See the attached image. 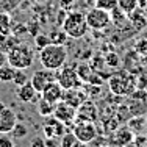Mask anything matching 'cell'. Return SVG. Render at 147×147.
I'll return each mask as SVG.
<instances>
[{
  "label": "cell",
  "instance_id": "6da1fadb",
  "mask_svg": "<svg viewBox=\"0 0 147 147\" xmlns=\"http://www.w3.org/2000/svg\"><path fill=\"white\" fill-rule=\"evenodd\" d=\"M39 61L44 69L49 71H58L67 61V50L64 44H53L50 42L44 49L39 50Z\"/></svg>",
  "mask_w": 147,
  "mask_h": 147
},
{
  "label": "cell",
  "instance_id": "7a4b0ae2",
  "mask_svg": "<svg viewBox=\"0 0 147 147\" xmlns=\"http://www.w3.org/2000/svg\"><path fill=\"white\" fill-rule=\"evenodd\" d=\"M136 82L138 78L128 71H117L108 77L110 91L116 96H130L136 89Z\"/></svg>",
  "mask_w": 147,
  "mask_h": 147
},
{
  "label": "cell",
  "instance_id": "3957f363",
  "mask_svg": "<svg viewBox=\"0 0 147 147\" xmlns=\"http://www.w3.org/2000/svg\"><path fill=\"white\" fill-rule=\"evenodd\" d=\"M34 52L28 44H16L6 53V63L14 69H28L33 66Z\"/></svg>",
  "mask_w": 147,
  "mask_h": 147
},
{
  "label": "cell",
  "instance_id": "277c9868",
  "mask_svg": "<svg viewBox=\"0 0 147 147\" xmlns=\"http://www.w3.org/2000/svg\"><path fill=\"white\" fill-rule=\"evenodd\" d=\"M88 24H86V14L83 11H71L67 13L64 22H63V30L69 38L74 39H80V38L86 36L88 31Z\"/></svg>",
  "mask_w": 147,
  "mask_h": 147
},
{
  "label": "cell",
  "instance_id": "5b68a950",
  "mask_svg": "<svg viewBox=\"0 0 147 147\" xmlns=\"http://www.w3.org/2000/svg\"><path fill=\"white\" fill-rule=\"evenodd\" d=\"M86 24H88V27L94 31L103 30L111 24V13L107 11V9L92 6V8L88 9V13H86Z\"/></svg>",
  "mask_w": 147,
  "mask_h": 147
},
{
  "label": "cell",
  "instance_id": "8992f818",
  "mask_svg": "<svg viewBox=\"0 0 147 147\" xmlns=\"http://www.w3.org/2000/svg\"><path fill=\"white\" fill-rule=\"evenodd\" d=\"M57 82L61 85L63 89H74V88H82L83 82L80 80L74 66H63L61 69L57 71Z\"/></svg>",
  "mask_w": 147,
  "mask_h": 147
},
{
  "label": "cell",
  "instance_id": "52a82bcc",
  "mask_svg": "<svg viewBox=\"0 0 147 147\" xmlns=\"http://www.w3.org/2000/svg\"><path fill=\"white\" fill-rule=\"evenodd\" d=\"M72 131L78 138V141L86 142V144L92 142L97 138V128L94 125V122H89V121H75Z\"/></svg>",
  "mask_w": 147,
  "mask_h": 147
},
{
  "label": "cell",
  "instance_id": "ba28073f",
  "mask_svg": "<svg viewBox=\"0 0 147 147\" xmlns=\"http://www.w3.org/2000/svg\"><path fill=\"white\" fill-rule=\"evenodd\" d=\"M99 117V110H97L96 103L92 100L86 99L85 102L77 108V114H75V121H89L94 122Z\"/></svg>",
  "mask_w": 147,
  "mask_h": 147
},
{
  "label": "cell",
  "instance_id": "9c48e42d",
  "mask_svg": "<svg viewBox=\"0 0 147 147\" xmlns=\"http://www.w3.org/2000/svg\"><path fill=\"white\" fill-rule=\"evenodd\" d=\"M53 80H57V74L55 71H49V69H42V71H36L31 75L30 78V83L33 85V88L38 91V92H41L47 83L53 82Z\"/></svg>",
  "mask_w": 147,
  "mask_h": 147
},
{
  "label": "cell",
  "instance_id": "30bf717a",
  "mask_svg": "<svg viewBox=\"0 0 147 147\" xmlns=\"http://www.w3.org/2000/svg\"><path fill=\"white\" fill-rule=\"evenodd\" d=\"M63 92H64V89L61 88V85H59L57 80H53V82L47 83L45 88L41 91V97L49 100V102H52V103H58L63 99Z\"/></svg>",
  "mask_w": 147,
  "mask_h": 147
},
{
  "label": "cell",
  "instance_id": "8fae6325",
  "mask_svg": "<svg viewBox=\"0 0 147 147\" xmlns=\"http://www.w3.org/2000/svg\"><path fill=\"white\" fill-rule=\"evenodd\" d=\"M75 114L77 110L71 105H67L66 102H58L55 103V110H53V116L58 119V121L64 122V124H69V122L75 121Z\"/></svg>",
  "mask_w": 147,
  "mask_h": 147
},
{
  "label": "cell",
  "instance_id": "7c38bea8",
  "mask_svg": "<svg viewBox=\"0 0 147 147\" xmlns=\"http://www.w3.org/2000/svg\"><path fill=\"white\" fill-rule=\"evenodd\" d=\"M86 99H88V94H86L85 91H82V88H74V89H64L61 100L77 110Z\"/></svg>",
  "mask_w": 147,
  "mask_h": 147
},
{
  "label": "cell",
  "instance_id": "4fadbf2b",
  "mask_svg": "<svg viewBox=\"0 0 147 147\" xmlns=\"http://www.w3.org/2000/svg\"><path fill=\"white\" fill-rule=\"evenodd\" d=\"M41 97V92H38L33 88L30 82L24 83L22 86H17V99L24 103H36Z\"/></svg>",
  "mask_w": 147,
  "mask_h": 147
},
{
  "label": "cell",
  "instance_id": "5bb4252c",
  "mask_svg": "<svg viewBox=\"0 0 147 147\" xmlns=\"http://www.w3.org/2000/svg\"><path fill=\"white\" fill-rule=\"evenodd\" d=\"M16 122H17V117H16L14 111L5 105L0 110V133H11Z\"/></svg>",
  "mask_w": 147,
  "mask_h": 147
},
{
  "label": "cell",
  "instance_id": "9a60e30c",
  "mask_svg": "<svg viewBox=\"0 0 147 147\" xmlns=\"http://www.w3.org/2000/svg\"><path fill=\"white\" fill-rule=\"evenodd\" d=\"M128 20L130 25L133 27V30L136 31H142L147 27V14L142 8H136L128 14Z\"/></svg>",
  "mask_w": 147,
  "mask_h": 147
},
{
  "label": "cell",
  "instance_id": "2e32d148",
  "mask_svg": "<svg viewBox=\"0 0 147 147\" xmlns=\"http://www.w3.org/2000/svg\"><path fill=\"white\" fill-rule=\"evenodd\" d=\"M113 141L114 144H116L117 147H125L128 144H131L133 141H135V135H133V130L130 127H122L119 128V130H116V133H114L113 136Z\"/></svg>",
  "mask_w": 147,
  "mask_h": 147
},
{
  "label": "cell",
  "instance_id": "e0dca14e",
  "mask_svg": "<svg viewBox=\"0 0 147 147\" xmlns=\"http://www.w3.org/2000/svg\"><path fill=\"white\" fill-rule=\"evenodd\" d=\"M53 110H55V103L39 97V100H38V113H39V116H42V117L53 116Z\"/></svg>",
  "mask_w": 147,
  "mask_h": 147
},
{
  "label": "cell",
  "instance_id": "ac0fdd59",
  "mask_svg": "<svg viewBox=\"0 0 147 147\" xmlns=\"http://www.w3.org/2000/svg\"><path fill=\"white\" fill-rule=\"evenodd\" d=\"M111 22H113L117 28H121V27H124L125 22H128V14L122 11L119 6H116V8L111 11Z\"/></svg>",
  "mask_w": 147,
  "mask_h": 147
},
{
  "label": "cell",
  "instance_id": "d6986e66",
  "mask_svg": "<svg viewBox=\"0 0 147 147\" xmlns=\"http://www.w3.org/2000/svg\"><path fill=\"white\" fill-rule=\"evenodd\" d=\"M75 71H77V74H78V77H80V80H82L83 83H88L89 78H91V75L94 74L92 67H89L86 63H80V64H77V66H75Z\"/></svg>",
  "mask_w": 147,
  "mask_h": 147
},
{
  "label": "cell",
  "instance_id": "ffe728a7",
  "mask_svg": "<svg viewBox=\"0 0 147 147\" xmlns=\"http://www.w3.org/2000/svg\"><path fill=\"white\" fill-rule=\"evenodd\" d=\"M78 138L74 135L72 130H67L64 135L61 136V142H59V147H77L78 144Z\"/></svg>",
  "mask_w": 147,
  "mask_h": 147
},
{
  "label": "cell",
  "instance_id": "44dd1931",
  "mask_svg": "<svg viewBox=\"0 0 147 147\" xmlns=\"http://www.w3.org/2000/svg\"><path fill=\"white\" fill-rule=\"evenodd\" d=\"M14 67L9 64L0 66V82L2 83H13V77H14Z\"/></svg>",
  "mask_w": 147,
  "mask_h": 147
},
{
  "label": "cell",
  "instance_id": "7402d4cb",
  "mask_svg": "<svg viewBox=\"0 0 147 147\" xmlns=\"http://www.w3.org/2000/svg\"><path fill=\"white\" fill-rule=\"evenodd\" d=\"M49 38H50V42H53V44H66V41H67V34L64 33V30H58V28H55V30H52L50 33H49Z\"/></svg>",
  "mask_w": 147,
  "mask_h": 147
},
{
  "label": "cell",
  "instance_id": "603a6c76",
  "mask_svg": "<svg viewBox=\"0 0 147 147\" xmlns=\"http://www.w3.org/2000/svg\"><path fill=\"white\" fill-rule=\"evenodd\" d=\"M103 61H105V64L111 69H117L119 66H121V57H119L116 52H108V53L105 55Z\"/></svg>",
  "mask_w": 147,
  "mask_h": 147
},
{
  "label": "cell",
  "instance_id": "cb8c5ba5",
  "mask_svg": "<svg viewBox=\"0 0 147 147\" xmlns=\"http://www.w3.org/2000/svg\"><path fill=\"white\" fill-rule=\"evenodd\" d=\"M117 6L122 9L124 13L130 14L133 9L138 8V0H117Z\"/></svg>",
  "mask_w": 147,
  "mask_h": 147
},
{
  "label": "cell",
  "instance_id": "d4e9b609",
  "mask_svg": "<svg viewBox=\"0 0 147 147\" xmlns=\"http://www.w3.org/2000/svg\"><path fill=\"white\" fill-rule=\"evenodd\" d=\"M133 50L138 55H141V57H146L147 55V38H139V39H136L135 44H133Z\"/></svg>",
  "mask_w": 147,
  "mask_h": 147
},
{
  "label": "cell",
  "instance_id": "484cf974",
  "mask_svg": "<svg viewBox=\"0 0 147 147\" xmlns=\"http://www.w3.org/2000/svg\"><path fill=\"white\" fill-rule=\"evenodd\" d=\"M27 133H28V130H27V127L24 124H20V122H16V125L13 127L11 130V136L14 139H22L27 136Z\"/></svg>",
  "mask_w": 147,
  "mask_h": 147
},
{
  "label": "cell",
  "instance_id": "4316f807",
  "mask_svg": "<svg viewBox=\"0 0 147 147\" xmlns=\"http://www.w3.org/2000/svg\"><path fill=\"white\" fill-rule=\"evenodd\" d=\"M94 6L97 8H102V9H107V11H113L114 8L117 6V0H96Z\"/></svg>",
  "mask_w": 147,
  "mask_h": 147
},
{
  "label": "cell",
  "instance_id": "83f0119b",
  "mask_svg": "<svg viewBox=\"0 0 147 147\" xmlns=\"http://www.w3.org/2000/svg\"><path fill=\"white\" fill-rule=\"evenodd\" d=\"M28 82V77H27V74L24 69H16L14 71V77H13V83H14L16 86H22L24 83Z\"/></svg>",
  "mask_w": 147,
  "mask_h": 147
},
{
  "label": "cell",
  "instance_id": "f1b7e54d",
  "mask_svg": "<svg viewBox=\"0 0 147 147\" xmlns=\"http://www.w3.org/2000/svg\"><path fill=\"white\" fill-rule=\"evenodd\" d=\"M50 44V38H49V34H44V33H38L36 36H34V45H36L38 50H41V49H44L45 45Z\"/></svg>",
  "mask_w": 147,
  "mask_h": 147
},
{
  "label": "cell",
  "instance_id": "f546056e",
  "mask_svg": "<svg viewBox=\"0 0 147 147\" xmlns=\"http://www.w3.org/2000/svg\"><path fill=\"white\" fill-rule=\"evenodd\" d=\"M144 124H147V121H146L144 117L138 116V117H133L131 121L128 122V127H130V128H136V130H141Z\"/></svg>",
  "mask_w": 147,
  "mask_h": 147
},
{
  "label": "cell",
  "instance_id": "4dcf8cb0",
  "mask_svg": "<svg viewBox=\"0 0 147 147\" xmlns=\"http://www.w3.org/2000/svg\"><path fill=\"white\" fill-rule=\"evenodd\" d=\"M0 147H16V144L9 136H0Z\"/></svg>",
  "mask_w": 147,
  "mask_h": 147
},
{
  "label": "cell",
  "instance_id": "1f68e13d",
  "mask_svg": "<svg viewBox=\"0 0 147 147\" xmlns=\"http://www.w3.org/2000/svg\"><path fill=\"white\" fill-rule=\"evenodd\" d=\"M30 147H45V139L41 136H34L30 141Z\"/></svg>",
  "mask_w": 147,
  "mask_h": 147
},
{
  "label": "cell",
  "instance_id": "d6a6232c",
  "mask_svg": "<svg viewBox=\"0 0 147 147\" xmlns=\"http://www.w3.org/2000/svg\"><path fill=\"white\" fill-rule=\"evenodd\" d=\"M45 147H59V144L55 141V138H47L45 139Z\"/></svg>",
  "mask_w": 147,
  "mask_h": 147
},
{
  "label": "cell",
  "instance_id": "836d02e7",
  "mask_svg": "<svg viewBox=\"0 0 147 147\" xmlns=\"http://www.w3.org/2000/svg\"><path fill=\"white\" fill-rule=\"evenodd\" d=\"M3 64H6V55L0 50V66H3Z\"/></svg>",
  "mask_w": 147,
  "mask_h": 147
},
{
  "label": "cell",
  "instance_id": "e575fe53",
  "mask_svg": "<svg viewBox=\"0 0 147 147\" xmlns=\"http://www.w3.org/2000/svg\"><path fill=\"white\" fill-rule=\"evenodd\" d=\"M147 6V0H138V8H142L144 9Z\"/></svg>",
  "mask_w": 147,
  "mask_h": 147
},
{
  "label": "cell",
  "instance_id": "d590c367",
  "mask_svg": "<svg viewBox=\"0 0 147 147\" xmlns=\"http://www.w3.org/2000/svg\"><path fill=\"white\" fill-rule=\"evenodd\" d=\"M77 147H88V144H86V142H82V141H80L78 144H77Z\"/></svg>",
  "mask_w": 147,
  "mask_h": 147
},
{
  "label": "cell",
  "instance_id": "8d00e7d4",
  "mask_svg": "<svg viewBox=\"0 0 147 147\" xmlns=\"http://www.w3.org/2000/svg\"><path fill=\"white\" fill-rule=\"evenodd\" d=\"M86 2H88L89 5H92V6H94V3H96V0H86Z\"/></svg>",
  "mask_w": 147,
  "mask_h": 147
},
{
  "label": "cell",
  "instance_id": "74e56055",
  "mask_svg": "<svg viewBox=\"0 0 147 147\" xmlns=\"http://www.w3.org/2000/svg\"><path fill=\"white\" fill-rule=\"evenodd\" d=\"M69 2H74V0H63V3H69Z\"/></svg>",
  "mask_w": 147,
  "mask_h": 147
}]
</instances>
